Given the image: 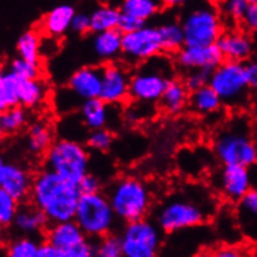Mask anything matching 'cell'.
I'll return each instance as SVG.
<instances>
[{
    "label": "cell",
    "instance_id": "cell-1",
    "mask_svg": "<svg viewBox=\"0 0 257 257\" xmlns=\"http://www.w3.org/2000/svg\"><path fill=\"white\" fill-rule=\"evenodd\" d=\"M80 196L78 185L65 181L48 168L33 179L32 202L45 214L50 225L74 220Z\"/></svg>",
    "mask_w": 257,
    "mask_h": 257
},
{
    "label": "cell",
    "instance_id": "cell-2",
    "mask_svg": "<svg viewBox=\"0 0 257 257\" xmlns=\"http://www.w3.org/2000/svg\"><path fill=\"white\" fill-rule=\"evenodd\" d=\"M117 218L124 222L140 220L151 206V192L138 177H121L112 182L106 192Z\"/></svg>",
    "mask_w": 257,
    "mask_h": 257
},
{
    "label": "cell",
    "instance_id": "cell-3",
    "mask_svg": "<svg viewBox=\"0 0 257 257\" xmlns=\"http://www.w3.org/2000/svg\"><path fill=\"white\" fill-rule=\"evenodd\" d=\"M209 215V207L201 200L189 195H175L160 205L155 220L164 232L174 233L202 225Z\"/></svg>",
    "mask_w": 257,
    "mask_h": 257
},
{
    "label": "cell",
    "instance_id": "cell-4",
    "mask_svg": "<svg viewBox=\"0 0 257 257\" xmlns=\"http://www.w3.org/2000/svg\"><path fill=\"white\" fill-rule=\"evenodd\" d=\"M45 166L65 181L78 185L89 172V153L78 141L59 139L45 153Z\"/></svg>",
    "mask_w": 257,
    "mask_h": 257
},
{
    "label": "cell",
    "instance_id": "cell-5",
    "mask_svg": "<svg viewBox=\"0 0 257 257\" xmlns=\"http://www.w3.org/2000/svg\"><path fill=\"white\" fill-rule=\"evenodd\" d=\"M74 220L90 238H100L114 230L117 216L107 195L99 191L81 194Z\"/></svg>",
    "mask_w": 257,
    "mask_h": 257
},
{
    "label": "cell",
    "instance_id": "cell-6",
    "mask_svg": "<svg viewBox=\"0 0 257 257\" xmlns=\"http://www.w3.org/2000/svg\"><path fill=\"white\" fill-rule=\"evenodd\" d=\"M169 68V61L158 56L143 63L130 79L131 99L144 104L160 101L171 80Z\"/></svg>",
    "mask_w": 257,
    "mask_h": 257
},
{
    "label": "cell",
    "instance_id": "cell-7",
    "mask_svg": "<svg viewBox=\"0 0 257 257\" xmlns=\"http://www.w3.org/2000/svg\"><path fill=\"white\" fill-rule=\"evenodd\" d=\"M214 153L222 165H241L246 168L257 164V146L240 126H228L215 138Z\"/></svg>",
    "mask_w": 257,
    "mask_h": 257
},
{
    "label": "cell",
    "instance_id": "cell-8",
    "mask_svg": "<svg viewBox=\"0 0 257 257\" xmlns=\"http://www.w3.org/2000/svg\"><path fill=\"white\" fill-rule=\"evenodd\" d=\"M209 85L217 92L223 105L238 106L243 104L250 89L245 64L225 60L211 73Z\"/></svg>",
    "mask_w": 257,
    "mask_h": 257
},
{
    "label": "cell",
    "instance_id": "cell-9",
    "mask_svg": "<svg viewBox=\"0 0 257 257\" xmlns=\"http://www.w3.org/2000/svg\"><path fill=\"white\" fill-rule=\"evenodd\" d=\"M163 232L158 223L148 218L126 222L121 231L122 256L154 257L158 255L161 246Z\"/></svg>",
    "mask_w": 257,
    "mask_h": 257
},
{
    "label": "cell",
    "instance_id": "cell-10",
    "mask_svg": "<svg viewBox=\"0 0 257 257\" xmlns=\"http://www.w3.org/2000/svg\"><path fill=\"white\" fill-rule=\"evenodd\" d=\"M181 24L186 45H211L222 34L220 15L211 5L192 8L182 17Z\"/></svg>",
    "mask_w": 257,
    "mask_h": 257
},
{
    "label": "cell",
    "instance_id": "cell-11",
    "mask_svg": "<svg viewBox=\"0 0 257 257\" xmlns=\"http://www.w3.org/2000/svg\"><path fill=\"white\" fill-rule=\"evenodd\" d=\"M75 220L51 223L46 241L53 243L61 257H90L96 255V245L89 240Z\"/></svg>",
    "mask_w": 257,
    "mask_h": 257
},
{
    "label": "cell",
    "instance_id": "cell-12",
    "mask_svg": "<svg viewBox=\"0 0 257 257\" xmlns=\"http://www.w3.org/2000/svg\"><path fill=\"white\" fill-rule=\"evenodd\" d=\"M163 51L159 29L145 25L133 33L122 34L121 56L131 64H143Z\"/></svg>",
    "mask_w": 257,
    "mask_h": 257
},
{
    "label": "cell",
    "instance_id": "cell-13",
    "mask_svg": "<svg viewBox=\"0 0 257 257\" xmlns=\"http://www.w3.org/2000/svg\"><path fill=\"white\" fill-rule=\"evenodd\" d=\"M216 186L227 201L237 204L253 186L250 168L241 165H222V169L217 174Z\"/></svg>",
    "mask_w": 257,
    "mask_h": 257
},
{
    "label": "cell",
    "instance_id": "cell-14",
    "mask_svg": "<svg viewBox=\"0 0 257 257\" xmlns=\"http://www.w3.org/2000/svg\"><path fill=\"white\" fill-rule=\"evenodd\" d=\"M226 59L217 44L206 46L185 45L176 53V64L184 70L205 69L214 71Z\"/></svg>",
    "mask_w": 257,
    "mask_h": 257
},
{
    "label": "cell",
    "instance_id": "cell-15",
    "mask_svg": "<svg viewBox=\"0 0 257 257\" xmlns=\"http://www.w3.org/2000/svg\"><path fill=\"white\" fill-rule=\"evenodd\" d=\"M102 84L100 97L107 105L120 104L130 96V79L127 71L117 64L102 66Z\"/></svg>",
    "mask_w": 257,
    "mask_h": 257
},
{
    "label": "cell",
    "instance_id": "cell-16",
    "mask_svg": "<svg viewBox=\"0 0 257 257\" xmlns=\"http://www.w3.org/2000/svg\"><path fill=\"white\" fill-rule=\"evenodd\" d=\"M32 187L33 177L23 166L12 161L0 163V189L22 202L30 196Z\"/></svg>",
    "mask_w": 257,
    "mask_h": 257
},
{
    "label": "cell",
    "instance_id": "cell-17",
    "mask_svg": "<svg viewBox=\"0 0 257 257\" xmlns=\"http://www.w3.org/2000/svg\"><path fill=\"white\" fill-rule=\"evenodd\" d=\"M102 84V69L95 66H83L78 69L68 81V87L71 94L79 100L100 97Z\"/></svg>",
    "mask_w": 257,
    "mask_h": 257
},
{
    "label": "cell",
    "instance_id": "cell-18",
    "mask_svg": "<svg viewBox=\"0 0 257 257\" xmlns=\"http://www.w3.org/2000/svg\"><path fill=\"white\" fill-rule=\"evenodd\" d=\"M216 44L221 49L226 60L245 63L250 60L255 53V42L252 38L246 33L237 30L222 32Z\"/></svg>",
    "mask_w": 257,
    "mask_h": 257
},
{
    "label": "cell",
    "instance_id": "cell-19",
    "mask_svg": "<svg viewBox=\"0 0 257 257\" xmlns=\"http://www.w3.org/2000/svg\"><path fill=\"white\" fill-rule=\"evenodd\" d=\"M236 221L246 237L257 241V186H252L237 202Z\"/></svg>",
    "mask_w": 257,
    "mask_h": 257
},
{
    "label": "cell",
    "instance_id": "cell-20",
    "mask_svg": "<svg viewBox=\"0 0 257 257\" xmlns=\"http://www.w3.org/2000/svg\"><path fill=\"white\" fill-rule=\"evenodd\" d=\"M92 53L101 61H112L121 56L122 33L119 29L94 33L91 39Z\"/></svg>",
    "mask_w": 257,
    "mask_h": 257
},
{
    "label": "cell",
    "instance_id": "cell-21",
    "mask_svg": "<svg viewBox=\"0 0 257 257\" xmlns=\"http://www.w3.org/2000/svg\"><path fill=\"white\" fill-rule=\"evenodd\" d=\"M76 10L68 4H61L49 10L43 18L42 27L44 32L53 38L61 37L71 27V22Z\"/></svg>",
    "mask_w": 257,
    "mask_h": 257
},
{
    "label": "cell",
    "instance_id": "cell-22",
    "mask_svg": "<svg viewBox=\"0 0 257 257\" xmlns=\"http://www.w3.org/2000/svg\"><path fill=\"white\" fill-rule=\"evenodd\" d=\"M49 223L48 217L35 205H23L19 207L17 217L14 220V227L23 235H35L39 233Z\"/></svg>",
    "mask_w": 257,
    "mask_h": 257
},
{
    "label": "cell",
    "instance_id": "cell-23",
    "mask_svg": "<svg viewBox=\"0 0 257 257\" xmlns=\"http://www.w3.org/2000/svg\"><path fill=\"white\" fill-rule=\"evenodd\" d=\"M80 116L90 131L105 127L109 119L107 104L101 97L84 100L80 105Z\"/></svg>",
    "mask_w": 257,
    "mask_h": 257
},
{
    "label": "cell",
    "instance_id": "cell-24",
    "mask_svg": "<svg viewBox=\"0 0 257 257\" xmlns=\"http://www.w3.org/2000/svg\"><path fill=\"white\" fill-rule=\"evenodd\" d=\"M189 105L192 111L196 114L211 115L221 109L223 102L217 92L207 84V85L190 92Z\"/></svg>",
    "mask_w": 257,
    "mask_h": 257
},
{
    "label": "cell",
    "instance_id": "cell-25",
    "mask_svg": "<svg viewBox=\"0 0 257 257\" xmlns=\"http://www.w3.org/2000/svg\"><path fill=\"white\" fill-rule=\"evenodd\" d=\"M190 91L182 81L171 79L166 86L163 96L160 99V105L168 114H180L189 104Z\"/></svg>",
    "mask_w": 257,
    "mask_h": 257
},
{
    "label": "cell",
    "instance_id": "cell-26",
    "mask_svg": "<svg viewBox=\"0 0 257 257\" xmlns=\"http://www.w3.org/2000/svg\"><path fill=\"white\" fill-rule=\"evenodd\" d=\"M20 80L18 75L7 69L0 75V110L10 109V107L20 106L19 87Z\"/></svg>",
    "mask_w": 257,
    "mask_h": 257
},
{
    "label": "cell",
    "instance_id": "cell-27",
    "mask_svg": "<svg viewBox=\"0 0 257 257\" xmlns=\"http://www.w3.org/2000/svg\"><path fill=\"white\" fill-rule=\"evenodd\" d=\"M48 90L45 84L39 79H22L19 87L20 106L34 109L42 105L45 100Z\"/></svg>",
    "mask_w": 257,
    "mask_h": 257
},
{
    "label": "cell",
    "instance_id": "cell-28",
    "mask_svg": "<svg viewBox=\"0 0 257 257\" xmlns=\"http://www.w3.org/2000/svg\"><path fill=\"white\" fill-rule=\"evenodd\" d=\"M121 10L120 8L111 7V5H100L94 9L90 14L91 18V32L101 33L106 30L116 29L119 25Z\"/></svg>",
    "mask_w": 257,
    "mask_h": 257
},
{
    "label": "cell",
    "instance_id": "cell-29",
    "mask_svg": "<svg viewBox=\"0 0 257 257\" xmlns=\"http://www.w3.org/2000/svg\"><path fill=\"white\" fill-rule=\"evenodd\" d=\"M160 34L163 51L166 53H177L180 49L186 45L185 33L181 22H168L158 28Z\"/></svg>",
    "mask_w": 257,
    "mask_h": 257
},
{
    "label": "cell",
    "instance_id": "cell-30",
    "mask_svg": "<svg viewBox=\"0 0 257 257\" xmlns=\"http://www.w3.org/2000/svg\"><path fill=\"white\" fill-rule=\"evenodd\" d=\"M53 144V133L48 124L42 121L34 122L28 130V150L34 155H40L48 151Z\"/></svg>",
    "mask_w": 257,
    "mask_h": 257
},
{
    "label": "cell",
    "instance_id": "cell-31",
    "mask_svg": "<svg viewBox=\"0 0 257 257\" xmlns=\"http://www.w3.org/2000/svg\"><path fill=\"white\" fill-rule=\"evenodd\" d=\"M161 4V0H121L119 8L122 14L133 15L144 22H148L158 14Z\"/></svg>",
    "mask_w": 257,
    "mask_h": 257
},
{
    "label": "cell",
    "instance_id": "cell-32",
    "mask_svg": "<svg viewBox=\"0 0 257 257\" xmlns=\"http://www.w3.org/2000/svg\"><path fill=\"white\" fill-rule=\"evenodd\" d=\"M18 56L24 58L32 63L39 64L42 54V40L35 30H27L19 37L17 43Z\"/></svg>",
    "mask_w": 257,
    "mask_h": 257
},
{
    "label": "cell",
    "instance_id": "cell-33",
    "mask_svg": "<svg viewBox=\"0 0 257 257\" xmlns=\"http://www.w3.org/2000/svg\"><path fill=\"white\" fill-rule=\"evenodd\" d=\"M28 115L23 106L10 107L2 111L0 115V130L4 135H13L27 125Z\"/></svg>",
    "mask_w": 257,
    "mask_h": 257
},
{
    "label": "cell",
    "instance_id": "cell-34",
    "mask_svg": "<svg viewBox=\"0 0 257 257\" xmlns=\"http://www.w3.org/2000/svg\"><path fill=\"white\" fill-rule=\"evenodd\" d=\"M40 242L30 235L19 237L10 242L7 248V255L10 257H38Z\"/></svg>",
    "mask_w": 257,
    "mask_h": 257
},
{
    "label": "cell",
    "instance_id": "cell-35",
    "mask_svg": "<svg viewBox=\"0 0 257 257\" xmlns=\"http://www.w3.org/2000/svg\"><path fill=\"white\" fill-rule=\"evenodd\" d=\"M19 202L12 195L0 189V225L8 227L14 223L20 207Z\"/></svg>",
    "mask_w": 257,
    "mask_h": 257
},
{
    "label": "cell",
    "instance_id": "cell-36",
    "mask_svg": "<svg viewBox=\"0 0 257 257\" xmlns=\"http://www.w3.org/2000/svg\"><path fill=\"white\" fill-rule=\"evenodd\" d=\"M7 69L22 79H39L40 76L39 64L32 63L20 56L13 59Z\"/></svg>",
    "mask_w": 257,
    "mask_h": 257
},
{
    "label": "cell",
    "instance_id": "cell-37",
    "mask_svg": "<svg viewBox=\"0 0 257 257\" xmlns=\"http://www.w3.org/2000/svg\"><path fill=\"white\" fill-rule=\"evenodd\" d=\"M96 256L99 257H120L122 256L121 237L116 235H109L100 237L96 245Z\"/></svg>",
    "mask_w": 257,
    "mask_h": 257
},
{
    "label": "cell",
    "instance_id": "cell-38",
    "mask_svg": "<svg viewBox=\"0 0 257 257\" xmlns=\"http://www.w3.org/2000/svg\"><path fill=\"white\" fill-rule=\"evenodd\" d=\"M112 143H114V136L105 127L91 130L86 139L87 148L95 151H100V153H106L107 150H110Z\"/></svg>",
    "mask_w": 257,
    "mask_h": 257
},
{
    "label": "cell",
    "instance_id": "cell-39",
    "mask_svg": "<svg viewBox=\"0 0 257 257\" xmlns=\"http://www.w3.org/2000/svg\"><path fill=\"white\" fill-rule=\"evenodd\" d=\"M250 0H225L223 2V13L228 19L233 22H242L248 7H250Z\"/></svg>",
    "mask_w": 257,
    "mask_h": 257
},
{
    "label": "cell",
    "instance_id": "cell-40",
    "mask_svg": "<svg viewBox=\"0 0 257 257\" xmlns=\"http://www.w3.org/2000/svg\"><path fill=\"white\" fill-rule=\"evenodd\" d=\"M212 71L205 70V69H195V70H189V73L185 76L184 84L186 85L189 91H195L200 87L209 84L210 76Z\"/></svg>",
    "mask_w": 257,
    "mask_h": 257
},
{
    "label": "cell",
    "instance_id": "cell-41",
    "mask_svg": "<svg viewBox=\"0 0 257 257\" xmlns=\"http://www.w3.org/2000/svg\"><path fill=\"white\" fill-rule=\"evenodd\" d=\"M70 30H73L75 34L84 35L86 33L91 32V18L90 14L86 13H75L71 22Z\"/></svg>",
    "mask_w": 257,
    "mask_h": 257
},
{
    "label": "cell",
    "instance_id": "cell-42",
    "mask_svg": "<svg viewBox=\"0 0 257 257\" xmlns=\"http://www.w3.org/2000/svg\"><path fill=\"white\" fill-rule=\"evenodd\" d=\"M146 22L139 19V18L133 17V15L128 14H122L120 17L119 25H117V29L122 33V34H126V33H133L135 30L141 29L143 27H145Z\"/></svg>",
    "mask_w": 257,
    "mask_h": 257
},
{
    "label": "cell",
    "instance_id": "cell-43",
    "mask_svg": "<svg viewBox=\"0 0 257 257\" xmlns=\"http://www.w3.org/2000/svg\"><path fill=\"white\" fill-rule=\"evenodd\" d=\"M78 187L81 194H94V192L100 191L101 182H100L99 177L87 172L85 176L80 180V182L78 184Z\"/></svg>",
    "mask_w": 257,
    "mask_h": 257
},
{
    "label": "cell",
    "instance_id": "cell-44",
    "mask_svg": "<svg viewBox=\"0 0 257 257\" xmlns=\"http://www.w3.org/2000/svg\"><path fill=\"white\" fill-rule=\"evenodd\" d=\"M242 23L250 32L257 33V3H251Z\"/></svg>",
    "mask_w": 257,
    "mask_h": 257
},
{
    "label": "cell",
    "instance_id": "cell-45",
    "mask_svg": "<svg viewBox=\"0 0 257 257\" xmlns=\"http://www.w3.org/2000/svg\"><path fill=\"white\" fill-rule=\"evenodd\" d=\"M246 76H247L248 86L250 89H257V60H247L245 64Z\"/></svg>",
    "mask_w": 257,
    "mask_h": 257
},
{
    "label": "cell",
    "instance_id": "cell-46",
    "mask_svg": "<svg viewBox=\"0 0 257 257\" xmlns=\"http://www.w3.org/2000/svg\"><path fill=\"white\" fill-rule=\"evenodd\" d=\"M38 257H61L58 248L50 243L49 241L40 243L39 251H38Z\"/></svg>",
    "mask_w": 257,
    "mask_h": 257
},
{
    "label": "cell",
    "instance_id": "cell-47",
    "mask_svg": "<svg viewBox=\"0 0 257 257\" xmlns=\"http://www.w3.org/2000/svg\"><path fill=\"white\" fill-rule=\"evenodd\" d=\"M215 255L218 257H237L240 256V253H238L237 248L235 247H222L216 251Z\"/></svg>",
    "mask_w": 257,
    "mask_h": 257
},
{
    "label": "cell",
    "instance_id": "cell-48",
    "mask_svg": "<svg viewBox=\"0 0 257 257\" xmlns=\"http://www.w3.org/2000/svg\"><path fill=\"white\" fill-rule=\"evenodd\" d=\"M161 2L166 7H177V5H182L185 3L190 2V0H161Z\"/></svg>",
    "mask_w": 257,
    "mask_h": 257
},
{
    "label": "cell",
    "instance_id": "cell-49",
    "mask_svg": "<svg viewBox=\"0 0 257 257\" xmlns=\"http://www.w3.org/2000/svg\"><path fill=\"white\" fill-rule=\"evenodd\" d=\"M253 56H255V59L257 60V43H255V53H253Z\"/></svg>",
    "mask_w": 257,
    "mask_h": 257
},
{
    "label": "cell",
    "instance_id": "cell-50",
    "mask_svg": "<svg viewBox=\"0 0 257 257\" xmlns=\"http://www.w3.org/2000/svg\"><path fill=\"white\" fill-rule=\"evenodd\" d=\"M250 3H257V0H250Z\"/></svg>",
    "mask_w": 257,
    "mask_h": 257
}]
</instances>
